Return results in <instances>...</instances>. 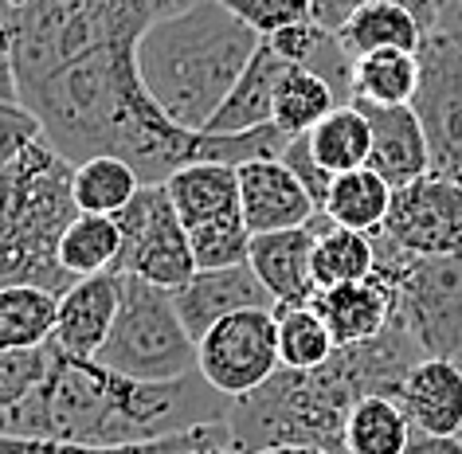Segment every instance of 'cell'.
<instances>
[{
    "label": "cell",
    "mask_w": 462,
    "mask_h": 454,
    "mask_svg": "<svg viewBox=\"0 0 462 454\" xmlns=\"http://www.w3.org/2000/svg\"><path fill=\"white\" fill-rule=\"evenodd\" d=\"M196 0H0L13 36L20 102L71 161L122 157L142 184H165L196 161L200 137L145 95L137 43Z\"/></svg>",
    "instance_id": "cell-1"
},
{
    "label": "cell",
    "mask_w": 462,
    "mask_h": 454,
    "mask_svg": "<svg viewBox=\"0 0 462 454\" xmlns=\"http://www.w3.org/2000/svg\"><path fill=\"white\" fill-rule=\"evenodd\" d=\"M48 348V376L16 412L0 415V435L75 447H137L227 423L231 400L200 372L172 384H142L106 368L102 360L67 357L51 341Z\"/></svg>",
    "instance_id": "cell-2"
},
{
    "label": "cell",
    "mask_w": 462,
    "mask_h": 454,
    "mask_svg": "<svg viewBox=\"0 0 462 454\" xmlns=\"http://www.w3.org/2000/svg\"><path fill=\"white\" fill-rule=\"evenodd\" d=\"M420 360V345L392 321L373 341L337 348L321 368H279L263 388L231 400V442L244 454L271 447H314L345 454V423L353 407L368 395L400 400L403 380Z\"/></svg>",
    "instance_id": "cell-3"
},
{
    "label": "cell",
    "mask_w": 462,
    "mask_h": 454,
    "mask_svg": "<svg viewBox=\"0 0 462 454\" xmlns=\"http://www.w3.org/2000/svg\"><path fill=\"white\" fill-rule=\"evenodd\" d=\"M259 48L263 40L219 0H196L142 36L137 75L172 125L204 134Z\"/></svg>",
    "instance_id": "cell-4"
},
{
    "label": "cell",
    "mask_w": 462,
    "mask_h": 454,
    "mask_svg": "<svg viewBox=\"0 0 462 454\" xmlns=\"http://www.w3.org/2000/svg\"><path fill=\"white\" fill-rule=\"evenodd\" d=\"M71 181L75 165L48 137L0 172V290L40 286L63 298L75 286L60 263V243L79 219Z\"/></svg>",
    "instance_id": "cell-5"
},
{
    "label": "cell",
    "mask_w": 462,
    "mask_h": 454,
    "mask_svg": "<svg viewBox=\"0 0 462 454\" xmlns=\"http://www.w3.org/2000/svg\"><path fill=\"white\" fill-rule=\"evenodd\" d=\"M98 360L142 384H172L196 372V341L184 329L177 298L145 278L122 274V301Z\"/></svg>",
    "instance_id": "cell-6"
},
{
    "label": "cell",
    "mask_w": 462,
    "mask_h": 454,
    "mask_svg": "<svg viewBox=\"0 0 462 454\" xmlns=\"http://www.w3.org/2000/svg\"><path fill=\"white\" fill-rule=\"evenodd\" d=\"M376 239V271H384L396 286L392 321L420 345L423 357L462 360V255L420 259Z\"/></svg>",
    "instance_id": "cell-7"
},
{
    "label": "cell",
    "mask_w": 462,
    "mask_h": 454,
    "mask_svg": "<svg viewBox=\"0 0 462 454\" xmlns=\"http://www.w3.org/2000/svg\"><path fill=\"white\" fill-rule=\"evenodd\" d=\"M122 227V259L114 271L145 278L169 294H177L196 278V255L184 219L169 200L165 184H142L134 204L114 216Z\"/></svg>",
    "instance_id": "cell-8"
},
{
    "label": "cell",
    "mask_w": 462,
    "mask_h": 454,
    "mask_svg": "<svg viewBox=\"0 0 462 454\" xmlns=\"http://www.w3.org/2000/svg\"><path fill=\"white\" fill-rule=\"evenodd\" d=\"M279 310L231 313L196 341V372L227 400L263 388L282 368L279 353Z\"/></svg>",
    "instance_id": "cell-9"
},
{
    "label": "cell",
    "mask_w": 462,
    "mask_h": 454,
    "mask_svg": "<svg viewBox=\"0 0 462 454\" xmlns=\"http://www.w3.org/2000/svg\"><path fill=\"white\" fill-rule=\"evenodd\" d=\"M411 110L423 125L431 172L462 181V40L431 36L420 48V90Z\"/></svg>",
    "instance_id": "cell-10"
},
{
    "label": "cell",
    "mask_w": 462,
    "mask_h": 454,
    "mask_svg": "<svg viewBox=\"0 0 462 454\" xmlns=\"http://www.w3.org/2000/svg\"><path fill=\"white\" fill-rule=\"evenodd\" d=\"M380 236L420 259L462 255V181L427 172L408 189H400L392 196V212Z\"/></svg>",
    "instance_id": "cell-11"
},
{
    "label": "cell",
    "mask_w": 462,
    "mask_h": 454,
    "mask_svg": "<svg viewBox=\"0 0 462 454\" xmlns=\"http://www.w3.org/2000/svg\"><path fill=\"white\" fill-rule=\"evenodd\" d=\"M239 212L251 236H274L306 227L321 208L282 157H263L239 165Z\"/></svg>",
    "instance_id": "cell-12"
},
{
    "label": "cell",
    "mask_w": 462,
    "mask_h": 454,
    "mask_svg": "<svg viewBox=\"0 0 462 454\" xmlns=\"http://www.w3.org/2000/svg\"><path fill=\"white\" fill-rule=\"evenodd\" d=\"M177 310L184 329L192 333V341H200L208 329H216L224 318L244 310H279V301L271 298V290L259 283V274L244 266H227V271H196V278L184 290H177Z\"/></svg>",
    "instance_id": "cell-13"
},
{
    "label": "cell",
    "mask_w": 462,
    "mask_h": 454,
    "mask_svg": "<svg viewBox=\"0 0 462 454\" xmlns=\"http://www.w3.org/2000/svg\"><path fill=\"white\" fill-rule=\"evenodd\" d=\"M122 301V274L106 271L95 278H79V283L60 298V318H55L51 345L67 357L98 360L102 345L114 329Z\"/></svg>",
    "instance_id": "cell-14"
},
{
    "label": "cell",
    "mask_w": 462,
    "mask_h": 454,
    "mask_svg": "<svg viewBox=\"0 0 462 454\" xmlns=\"http://www.w3.org/2000/svg\"><path fill=\"white\" fill-rule=\"evenodd\" d=\"M318 310V318L326 321V329L333 333V345L349 348V345H365L380 337L392 325L396 313V286L384 271H376L365 283H349V286H333V290H318V298L310 301Z\"/></svg>",
    "instance_id": "cell-15"
},
{
    "label": "cell",
    "mask_w": 462,
    "mask_h": 454,
    "mask_svg": "<svg viewBox=\"0 0 462 454\" xmlns=\"http://www.w3.org/2000/svg\"><path fill=\"white\" fill-rule=\"evenodd\" d=\"M318 219V216H314ZM310 219L306 227L294 231H274V236H255L251 239V271L259 283L271 290L279 306H310L318 298L314 283V239L318 224Z\"/></svg>",
    "instance_id": "cell-16"
},
{
    "label": "cell",
    "mask_w": 462,
    "mask_h": 454,
    "mask_svg": "<svg viewBox=\"0 0 462 454\" xmlns=\"http://www.w3.org/2000/svg\"><path fill=\"white\" fill-rule=\"evenodd\" d=\"M361 107V102H356ZM368 125H373V153L368 169L384 177L392 189H408L431 172V153H427L423 125L411 107H361Z\"/></svg>",
    "instance_id": "cell-17"
},
{
    "label": "cell",
    "mask_w": 462,
    "mask_h": 454,
    "mask_svg": "<svg viewBox=\"0 0 462 454\" xmlns=\"http://www.w3.org/2000/svg\"><path fill=\"white\" fill-rule=\"evenodd\" d=\"M400 407L423 435H462V360L423 357L403 380Z\"/></svg>",
    "instance_id": "cell-18"
},
{
    "label": "cell",
    "mask_w": 462,
    "mask_h": 454,
    "mask_svg": "<svg viewBox=\"0 0 462 454\" xmlns=\"http://www.w3.org/2000/svg\"><path fill=\"white\" fill-rule=\"evenodd\" d=\"M286 63L279 51L263 40V48L255 51V60L244 71V79L236 83V90L227 95V102L219 107V114L208 122L204 134L212 137H236V134H255L274 125V90L279 79L286 75Z\"/></svg>",
    "instance_id": "cell-19"
},
{
    "label": "cell",
    "mask_w": 462,
    "mask_h": 454,
    "mask_svg": "<svg viewBox=\"0 0 462 454\" xmlns=\"http://www.w3.org/2000/svg\"><path fill=\"white\" fill-rule=\"evenodd\" d=\"M169 200L184 219V227H200L208 219L239 212V169L216 165V161H196L172 172L165 181Z\"/></svg>",
    "instance_id": "cell-20"
},
{
    "label": "cell",
    "mask_w": 462,
    "mask_h": 454,
    "mask_svg": "<svg viewBox=\"0 0 462 454\" xmlns=\"http://www.w3.org/2000/svg\"><path fill=\"white\" fill-rule=\"evenodd\" d=\"M337 40L345 55L356 63L376 51H420L427 43V32L396 0H368L361 13L337 32Z\"/></svg>",
    "instance_id": "cell-21"
},
{
    "label": "cell",
    "mask_w": 462,
    "mask_h": 454,
    "mask_svg": "<svg viewBox=\"0 0 462 454\" xmlns=\"http://www.w3.org/2000/svg\"><path fill=\"white\" fill-rule=\"evenodd\" d=\"M392 196H396V189L384 177H376L373 169H356L333 177L321 212L337 227L361 231V236H380L392 212Z\"/></svg>",
    "instance_id": "cell-22"
},
{
    "label": "cell",
    "mask_w": 462,
    "mask_h": 454,
    "mask_svg": "<svg viewBox=\"0 0 462 454\" xmlns=\"http://www.w3.org/2000/svg\"><path fill=\"white\" fill-rule=\"evenodd\" d=\"M318 239H314V283L318 290L365 283L376 274V239L361 231L337 227L326 212H318Z\"/></svg>",
    "instance_id": "cell-23"
},
{
    "label": "cell",
    "mask_w": 462,
    "mask_h": 454,
    "mask_svg": "<svg viewBox=\"0 0 462 454\" xmlns=\"http://www.w3.org/2000/svg\"><path fill=\"white\" fill-rule=\"evenodd\" d=\"M337 107H345V102L326 79L291 63L279 79V90H274V130L294 142V137L314 134Z\"/></svg>",
    "instance_id": "cell-24"
},
{
    "label": "cell",
    "mask_w": 462,
    "mask_h": 454,
    "mask_svg": "<svg viewBox=\"0 0 462 454\" xmlns=\"http://www.w3.org/2000/svg\"><path fill=\"white\" fill-rule=\"evenodd\" d=\"M310 153L329 177L341 172H356L368 169V153H373V125H368L365 110L356 102H345L318 125L314 134H306Z\"/></svg>",
    "instance_id": "cell-25"
},
{
    "label": "cell",
    "mask_w": 462,
    "mask_h": 454,
    "mask_svg": "<svg viewBox=\"0 0 462 454\" xmlns=\"http://www.w3.org/2000/svg\"><path fill=\"white\" fill-rule=\"evenodd\" d=\"M420 90V51H376L353 63V102L411 107Z\"/></svg>",
    "instance_id": "cell-26"
},
{
    "label": "cell",
    "mask_w": 462,
    "mask_h": 454,
    "mask_svg": "<svg viewBox=\"0 0 462 454\" xmlns=\"http://www.w3.org/2000/svg\"><path fill=\"white\" fill-rule=\"evenodd\" d=\"M60 294L40 286L0 290V348H43L55 333Z\"/></svg>",
    "instance_id": "cell-27"
},
{
    "label": "cell",
    "mask_w": 462,
    "mask_h": 454,
    "mask_svg": "<svg viewBox=\"0 0 462 454\" xmlns=\"http://www.w3.org/2000/svg\"><path fill=\"white\" fill-rule=\"evenodd\" d=\"M71 192L83 216H122L142 192V177L122 157H90L75 165Z\"/></svg>",
    "instance_id": "cell-28"
},
{
    "label": "cell",
    "mask_w": 462,
    "mask_h": 454,
    "mask_svg": "<svg viewBox=\"0 0 462 454\" xmlns=\"http://www.w3.org/2000/svg\"><path fill=\"white\" fill-rule=\"evenodd\" d=\"M415 435L411 419L403 415L400 400L368 395L353 407L345 423V454H403Z\"/></svg>",
    "instance_id": "cell-29"
},
{
    "label": "cell",
    "mask_w": 462,
    "mask_h": 454,
    "mask_svg": "<svg viewBox=\"0 0 462 454\" xmlns=\"http://www.w3.org/2000/svg\"><path fill=\"white\" fill-rule=\"evenodd\" d=\"M122 259V227L114 216H83L71 227L60 243V263L63 271L75 278H95V274H106L114 271Z\"/></svg>",
    "instance_id": "cell-30"
},
{
    "label": "cell",
    "mask_w": 462,
    "mask_h": 454,
    "mask_svg": "<svg viewBox=\"0 0 462 454\" xmlns=\"http://www.w3.org/2000/svg\"><path fill=\"white\" fill-rule=\"evenodd\" d=\"M200 447H236L227 423L196 427L189 435H172L157 442H137V447H75V442H51V439H20L0 435V454H177V450H200Z\"/></svg>",
    "instance_id": "cell-31"
},
{
    "label": "cell",
    "mask_w": 462,
    "mask_h": 454,
    "mask_svg": "<svg viewBox=\"0 0 462 454\" xmlns=\"http://www.w3.org/2000/svg\"><path fill=\"white\" fill-rule=\"evenodd\" d=\"M279 353H282V368L294 372H310L329 365L337 345L333 333L326 329V321L318 318L314 306H279Z\"/></svg>",
    "instance_id": "cell-32"
},
{
    "label": "cell",
    "mask_w": 462,
    "mask_h": 454,
    "mask_svg": "<svg viewBox=\"0 0 462 454\" xmlns=\"http://www.w3.org/2000/svg\"><path fill=\"white\" fill-rule=\"evenodd\" d=\"M196 271H227L244 266L251 259V227L244 224V212H231L219 219H208L200 227H189Z\"/></svg>",
    "instance_id": "cell-33"
},
{
    "label": "cell",
    "mask_w": 462,
    "mask_h": 454,
    "mask_svg": "<svg viewBox=\"0 0 462 454\" xmlns=\"http://www.w3.org/2000/svg\"><path fill=\"white\" fill-rule=\"evenodd\" d=\"M51 368V348H0V415L16 412L43 384Z\"/></svg>",
    "instance_id": "cell-34"
},
{
    "label": "cell",
    "mask_w": 462,
    "mask_h": 454,
    "mask_svg": "<svg viewBox=\"0 0 462 454\" xmlns=\"http://www.w3.org/2000/svg\"><path fill=\"white\" fill-rule=\"evenodd\" d=\"M231 16H239L259 40H271L286 28L314 20V0H219Z\"/></svg>",
    "instance_id": "cell-35"
},
{
    "label": "cell",
    "mask_w": 462,
    "mask_h": 454,
    "mask_svg": "<svg viewBox=\"0 0 462 454\" xmlns=\"http://www.w3.org/2000/svg\"><path fill=\"white\" fill-rule=\"evenodd\" d=\"M36 142H43V125L24 102L0 98V172L13 169Z\"/></svg>",
    "instance_id": "cell-36"
},
{
    "label": "cell",
    "mask_w": 462,
    "mask_h": 454,
    "mask_svg": "<svg viewBox=\"0 0 462 454\" xmlns=\"http://www.w3.org/2000/svg\"><path fill=\"white\" fill-rule=\"evenodd\" d=\"M282 161L294 169V177H298V181H302L306 189H310V196H314V200H318V208L326 204L333 177H329V172H326V169H321L318 161H314V153H310V142H306V137H294V142H286V149H282Z\"/></svg>",
    "instance_id": "cell-37"
},
{
    "label": "cell",
    "mask_w": 462,
    "mask_h": 454,
    "mask_svg": "<svg viewBox=\"0 0 462 454\" xmlns=\"http://www.w3.org/2000/svg\"><path fill=\"white\" fill-rule=\"evenodd\" d=\"M368 5V0H314V24H321L326 32H337L349 24V20L361 13V8Z\"/></svg>",
    "instance_id": "cell-38"
},
{
    "label": "cell",
    "mask_w": 462,
    "mask_h": 454,
    "mask_svg": "<svg viewBox=\"0 0 462 454\" xmlns=\"http://www.w3.org/2000/svg\"><path fill=\"white\" fill-rule=\"evenodd\" d=\"M0 98L20 102V87H16V60H13V36H8L5 13H0Z\"/></svg>",
    "instance_id": "cell-39"
},
{
    "label": "cell",
    "mask_w": 462,
    "mask_h": 454,
    "mask_svg": "<svg viewBox=\"0 0 462 454\" xmlns=\"http://www.w3.org/2000/svg\"><path fill=\"white\" fill-rule=\"evenodd\" d=\"M403 454H462V435H423V431H415Z\"/></svg>",
    "instance_id": "cell-40"
},
{
    "label": "cell",
    "mask_w": 462,
    "mask_h": 454,
    "mask_svg": "<svg viewBox=\"0 0 462 454\" xmlns=\"http://www.w3.org/2000/svg\"><path fill=\"white\" fill-rule=\"evenodd\" d=\"M439 8V32L435 36L462 40V0H435Z\"/></svg>",
    "instance_id": "cell-41"
},
{
    "label": "cell",
    "mask_w": 462,
    "mask_h": 454,
    "mask_svg": "<svg viewBox=\"0 0 462 454\" xmlns=\"http://www.w3.org/2000/svg\"><path fill=\"white\" fill-rule=\"evenodd\" d=\"M259 454H329V450H314V447H271V450H259Z\"/></svg>",
    "instance_id": "cell-42"
},
{
    "label": "cell",
    "mask_w": 462,
    "mask_h": 454,
    "mask_svg": "<svg viewBox=\"0 0 462 454\" xmlns=\"http://www.w3.org/2000/svg\"><path fill=\"white\" fill-rule=\"evenodd\" d=\"M177 454H244L236 447H200V450H177Z\"/></svg>",
    "instance_id": "cell-43"
}]
</instances>
